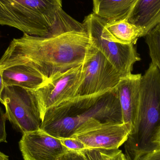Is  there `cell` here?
<instances>
[{"instance_id":"obj_4","label":"cell","mask_w":160,"mask_h":160,"mask_svg":"<svg viewBox=\"0 0 160 160\" xmlns=\"http://www.w3.org/2000/svg\"><path fill=\"white\" fill-rule=\"evenodd\" d=\"M160 72L151 62L142 76L137 118L124 143L127 159L160 149Z\"/></svg>"},{"instance_id":"obj_9","label":"cell","mask_w":160,"mask_h":160,"mask_svg":"<svg viewBox=\"0 0 160 160\" xmlns=\"http://www.w3.org/2000/svg\"><path fill=\"white\" fill-rule=\"evenodd\" d=\"M131 130L125 123L91 122L80 127L71 138L82 142L87 149H118L127 141Z\"/></svg>"},{"instance_id":"obj_22","label":"cell","mask_w":160,"mask_h":160,"mask_svg":"<svg viewBox=\"0 0 160 160\" xmlns=\"http://www.w3.org/2000/svg\"><path fill=\"white\" fill-rule=\"evenodd\" d=\"M4 87V83L3 82V70L0 69V98H1V95Z\"/></svg>"},{"instance_id":"obj_3","label":"cell","mask_w":160,"mask_h":160,"mask_svg":"<svg viewBox=\"0 0 160 160\" xmlns=\"http://www.w3.org/2000/svg\"><path fill=\"white\" fill-rule=\"evenodd\" d=\"M0 25L44 38L86 32L82 23L64 11L62 0H0Z\"/></svg>"},{"instance_id":"obj_15","label":"cell","mask_w":160,"mask_h":160,"mask_svg":"<svg viewBox=\"0 0 160 160\" xmlns=\"http://www.w3.org/2000/svg\"><path fill=\"white\" fill-rule=\"evenodd\" d=\"M102 33L111 41L125 45H134L138 38L142 37L141 29L126 20L106 22Z\"/></svg>"},{"instance_id":"obj_24","label":"cell","mask_w":160,"mask_h":160,"mask_svg":"<svg viewBox=\"0 0 160 160\" xmlns=\"http://www.w3.org/2000/svg\"></svg>"},{"instance_id":"obj_19","label":"cell","mask_w":160,"mask_h":160,"mask_svg":"<svg viewBox=\"0 0 160 160\" xmlns=\"http://www.w3.org/2000/svg\"><path fill=\"white\" fill-rule=\"evenodd\" d=\"M57 160H86L82 151L66 150Z\"/></svg>"},{"instance_id":"obj_10","label":"cell","mask_w":160,"mask_h":160,"mask_svg":"<svg viewBox=\"0 0 160 160\" xmlns=\"http://www.w3.org/2000/svg\"><path fill=\"white\" fill-rule=\"evenodd\" d=\"M19 145L24 160H57L66 150L60 139L41 128L22 134Z\"/></svg>"},{"instance_id":"obj_1","label":"cell","mask_w":160,"mask_h":160,"mask_svg":"<svg viewBox=\"0 0 160 160\" xmlns=\"http://www.w3.org/2000/svg\"><path fill=\"white\" fill-rule=\"evenodd\" d=\"M91 45L87 32L72 31L49 38L23 33L10 42L0 59V69L27 65L50 81L82 64Z\"/></svg>"},{"instance_id":"obj_2","label":"cell","mask_w":160,"mask_h":160,"mask_svg":"<svg viewBox=\"0 0 160 160\" xmlns=\"http://www.w3.org/2000/svg\"><path fill=\"white\" fill-rule=\"evenodd\" d=\"M124 123L115 88L106 92L77 96L47 111L41 129L59 138H71L80 127L91 121Z\"/></svg>"},{"instance_id":"obj_11","label":"cell","mask_w":160,"mask_h":160,"mask_svg":"<svg viewBox=\"0 0 160 160\" xmlns=\"http://www.w3.org/2000/svg\"><path fill=\"white\" fill-rule=\"evenodd\" d=\"M142 77L141 74H130L121 78L116 87L123 123L129 125L131 130L136 120L139 109Z\"/></svg>"},{"instance_id":"obj_21","label":"cell","mask_w":160,"mask_h":160,"mask_svg":"<svg viewBox=\"0 0 160 160\" xmlns=\"http://www.w3.org/2000/svg\"><path fill=\"white\" fill-rule=\"evenodd\" d=\"M135 160H160V149L143 154Z\"/></svg>"},{"instance_id":"obj_13","label":"cell","mask_w":160,"mask_h":160,"mask_svg":"<svg viewBox=\"0 0 160 160\" xmlns=\"http://www.w3.org/2000/svg\"><path fill=\"white\" fill-rule=\"evenodd\" d=\"M2 70L5 86H17L35 90L48 82L38 71L27 65H15Z\"/></svg>"},{"instance_id":"obj_17","label":"cell","mask_w":160,"mask_h":160,"mask_svg":"<svg viewBox=\"0 0 160 160\" xmlns=\"http://www.w3.org/2000/svg\"><path fill=\"white\" fill-rule=\"evenodd\" d=\"M145 37L152 62L160 72V24L153 28Z\"/></svg>"},{"instance_id":"obj_14","label":"cell","mask_w":160,"mask_h":160,"mask_svg":"<svg viewBox=\"0 0 160 160\" xmlns=\"http://www.w3.org/2000/svg\"><path fill=\"white\" fill-rule=\"evenodd\" d=\"M138 0H93V13L107 22L126 20Z\"/></svg>"},{"instance_id":"obj_18","label":"cell","mask_w":160,"mask_h":160,"mask_svg":"<svg viewBox=\"0 0 160 160\" xmlns=\"http://www.w3.org/2000/svg\"><path fill=\"white\" fill-rule=\"evenodd\" d=\"M61 143L66 150L81 151L87 149L86 147L78 140L73 138L60 139Z\"/></svg>"},{"instance_id":"obj_20","label":"cell","mask_w":160,"mask_h":160,"mask_svg":"<svg viewBox=\"0 0 160 160\" xmlns=\"http://www.w3.org/2000/svg\"><path fill=\"white\" fill-rule=\"evenodd\" d=\"M7 119L5 113H4L0 106V143L7 142V132L5 126Z\"/></svg>"},{"instance_id":"obj_23","label":"cell","mask_w":160,"mask_h":160,"mask_svg":"<svg viewBox=\"0 0 160 160\" xmlns=\"http://www.w3.org/2000/svg\"><path fill=\"white\" fill-rule=\"evenodd\" d=\"M0 160H9L8 156L0 151Z\"/></svg>"},{"instance_id":"obj_8","label":"cell","mask_w":160,"mask_h":160,"mask_svg":"<svg viewBox=\"0 0 160 160\" xmlns=\"http://www.w3.org/2000/svg\"><path fill=\"white\" fill-rule=\"evenodd\" d=\"M82 76V64L67 71L33 90L43 119L51 108L78 96Z\"/></svg>"},{"instance_id":"obj_6","label":"cell","mask_w":160,"mask_h":160,"mask_svg":"<svg viewBox=\"0 0 160 160\" xmlns=\"http://www.w3.org/2000/svg\"><path fill=\"white\" fill-rule=\"evenodd\" d=\"M105 21L94 13L85 18L82 23L91 44L100 51L118 71L122 78L132 74L133 66L141 58L133 45L116 43L107 39L102 33Z\"/></svg>"},{"instance_id":"obj_16","label":"cell","mask_w":160,"mask_h":160,"mask_svg":"<svg viewBox=\"0 0 160 160\" xmlns=\"http://www.w3.org/2000/svg\"><path fill=\"white\" fill-rule=\"evenodd\" d=\"M81 151L86 160H128L119 149H85Z\"/></svg>"},{"instance_id":"obj_5","label":"cell","mask_w":160,"mask_h":160,"mask_svg":"<svg viewBox=\"0 0 160 160\" xmlns=\"http://www.w3.org/2000/svg\"><path fill=\"white\" fill-rule=\"evenodd\" d=\"M0 102L4 105L7 119L22 134L41 128L42 119L33 90L5 86Z\"/></svg>"},{"instance_id":"obj_12","label":"cell","mask_w":160,"mask_h":160,"mask_svg":"<svg viewBox=\"0 0 160 160\" xmlns=\"http://www.w3.org/2000/svg\"><path fill=\"white\" fill-rule=\"evenodd\" d=\"M127 21L139 27L142 37L160 24V0H138Z\"/></svg>"},{"instance_id":"obj_7","label":"cell","mask_w":160,"mask_h":160,"mask_svg":"<svg viewBox=\"0 0 160 160\" xmlns=\"http://www.w3.org/2000/svg\"><path fill=\"white\" fill-rule=\"evenodd\" d=\"M121 78L110 61L91 44L82 64V76L78 96L107 92L115 88Z\"/></svg>"}]
</instances>
